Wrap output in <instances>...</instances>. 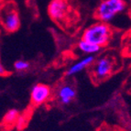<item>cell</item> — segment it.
Wrapping results in <instances>:
<instances>
[{
  "label": "cell",
  "instance_id": "1",
  "mask_svg": "<svg viewBox=\"0 0 131 131\" xmlns=\"http://www.w3.org/2000/svg\"><path fill=\"white\" fill-rule=\"evenodd\" d=\"M112 38V28L107 23L96 22L84 30L82 39L94 43L100 48L106 46Z\"/></svg>",
  "mask_w": 131,
  "mask_h": 131
},
{
  "label": "cell",
  "instance_id": "2",
  "mask_svg": "<svg viewBox=\"0 0 131 131\" xmlns=\"http://www.w3.org/2000/svg\"><path fill=\"white\" fill-rule=\"evenodd\" d=\"M127 9L125 0H102L95 11L96 18L101 22L111 21Z\"/></svg>",
  "mask_w": 131,
  "mask_h": 131
},
{
  "label": "cell",
  "instance_id": "3",
  "mask_svg": "<svg viewBox=\"0 0 131 131\" xmlns=\"http://www.w3.org/2000/svg\"><path fill=\"white\" fill-rule=\"evenodd\" d=\"M92 76L94 81H103L110 76L115 67V61L109 56H103L92 63Z\"/></svg>",
  "mask_w": 131,
  "mask_h": 131
},
{
  "label": "cell",
  "instance_id": "4",
  "mask_svg": "<svg viewBox=\"0 0 131 131\" xmlns=\"http://www.w3.org/2000/svg\"><path fill=\"white\" fill-rule=\"evenodd\" d=\"M0 20L4 28L8 32H15L20 27V18L18 11L8 5L0 11Z\"/></svg>",
  "mask_w": 131,
  "mask_h": 131
},
{
  "label": "cell",
  "instance_id": "5",
  "mask_svg": "<svg viewBox=\"0 0 131 131\" xmlns=\"http://www.w3.org/2000/svg\"><path fill=\"white\" fill-rule=\"evenodd\" d=\"M69 3L68 0H51L49 4V15L53 20L61 21L69 12Z\"/></svg>",
  "mask_w": 131,
  "mask_h": 131
},
{
  "label": "cell",
  "instance_id": "6",
  "mask_svg": "<svg viewBox=\"0 0 131 131\" xmlns=\"http://www.w3.org/2000/svg\"><path fill=\"white\" fill-rule=\"evenodd\" d=\"M51 94L50 88L43 83H37L32 87L30 92V99L33 105H40L49 100Z\"/></svg>",
  "mask_w": 131,
  "mask_h": 131
},
{
  "label": "cell",
  "instance_id": "7",
  "mask_svg": "<svg viewBox=\"0 0 131 131\" xmlns=\"http://www.w3.org/2000/svg\"><path fill=\"white\" fill-rule=\"evenodd\" d=\"M57 98L63 105L70 104L76 96V90L72 85L69 83H64L61 85L57 90Z\"/></svg>",
  "mask_w": 131,
  "mask_h": 131
},
{
  "label": "cell",
  "instance_id": "8",
  "mask_svg": "<svg viewBox=\"0 0 131 131\" xmlns=\"http://www.w3.org/2000/svg\"><path fill=\"white\" fill-rule=\"evenodd\" d=\"M94 61V55H87L86 57H84V58L78 61L77 62L73 63L72 66H70V68L66 72V75L67 76H72V75L77 74L78 72H82V71H83L86 68L90 67Z\"/></svg>",
  "mask_w": 131,
  "mask_h": 131
},
{
  "label": "cell",
  "instance_id": "9",
  "mask_svg": "<svg viewBox=\"0 0 131 131\" xmlns=\"http://www.w3.org/2000/svg\"><path fill=\"white\" fill-rule=\"evenodd\" d=\"M77 47H78L79 50L83 53H85L87 55H94V53L98 52L99 50H101V48L97 45L94 43H91L89 41H86L84 39H82L77 44Z\"/></svg>",
  "mask_w": 131,
  "mask_h": 131
},
{
  "label": "cell",
  "instance_id": "10",
  "mask_svg": "<svg viewBox=\"0 0 131 131\" xmlns=\"http://www.w3.org/2000/svg\"><path fill=\"white\" fill-rule=\"evenodd\" d=\"M19 118V113L17 109H11L5 115L3 118V124L6 126H11L14 125Z\"/></svg>",
  "mask_w": 131,
  "mask_h": 131
},
{
  "label": "cell",
  "instance_id": "11",
  "mask_svg": "<svg viewBox=\"0 0 131 131\" xmlns=\"http://www.w3.org/2000/svg\"><path fill=\"white\" fill-rule=\"evenodd\" d=\"M29 67H30L29 63L27 61H24V60H18L14 63L15 70L18 71V72H24V71L28 70Z\"/></svg>",
  "mask_w": 131,
  "mask_h": 131
},
{
  "label": "cell",
  "instance_id": "12",
  "mask_svg": "<svg viewBox=\"0 0 131 131\" xmlns=\"http://www.w3.org/2000/svg\"><path fill=\"white\" fill-rule=\"evenodd\" d=\"M5 75H7V71L6 70L5 66L3 65L1 58H0V76H5Z\"/></svg>",
  "mask_w": 131,
  "mask_h": 131
},
{
  "label": "cell",
  "instance_id": "13",
  "mask_svg": "<svg viewBox=\"0 0 131 131\" xmlns=\"http://www.w3.org/2000/svg\"><path fill=\"white\" fill-rule=\"evenodd\" d=\"M20 131H27V130H20Z\"/></svg>",
  "mask_w": 131,
  "mask_h": 131
}]
</instances>
